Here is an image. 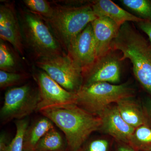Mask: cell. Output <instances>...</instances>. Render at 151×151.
I'll return each instance as SVG.
<instances>
[{"instance_id": "cell-3", "label": "cell", "mask_w": 151, "mask_h": 151, "mask_svg": "<svg viewBox=\"0 0 151 151\" xmlns=\"http://www.w3.org/2000/svg\"><path fill=\"white\" fill-rule=\"evenodd\" d=\"M50 17L43 19L66 51L69 45L86 26L97 18L91 4L79 6H53Z\"/></svg>"}, {"instance_id": "cell-24", "label": "cell", "mask_w": 151, "mask_h": 151, "mask_svg": "<svg viewBox=\"0 0 151 151\" xmlns=\"http://www.w3.org/2000/svg\"><path fill=\"white\" fill-rule=\"evenodd\" d=\"M28 77L25 73L0 70V87L4 89L18 85L24 81Z\"/></svg>"}, {"instance_id": "cell-8", "label": "cell", "mask_w": 151, "mask_h": 151, "mask_svg": "<svg viewBox=\"0 0 151 151\" xmlns=\"http://www.w3.org/2000/svg\"><path fill=\"white\" fill-rule=\"evenodd\" d=\"M122 55L111 48L107 53L96 58L91 66L82 71L83 85L107 82L116 84L121 81Z\"/></svg>"}, {"instance_id": "cell-22", "label": "cell", "mask_w": 151, "mask_h": 151, "mask_svg": "<svg viewBox=\"0 0 151 151\" xmlns=\"http://www.w3.org/2000/svg\"><path fill=\"white\" fill-rule=\"evenodd\" d=\"M24 3L29 12L42 18L50 17L53 13V6L45 0H24Z\"/></svg>"}, {"instance_id": "cell-20", "label": "cell", "mask_w": 151, "mask_h": 151, "mask_svg": "<svg viewBox=\"0 0 151 151\" xmlns=\"http://www.w3.org/2000/svg\"><path fill=\"white\" fill-rule=\"evenodd\" d=\"M16 133L9 144L6 151H23L25 133L29 125L27 119L17 120L15 122Z\"/></svg>"}, {"instance_id": "cell-21", "label": "cell", "mask_w": 151, "mask_h": 151, "mask_svg": "<svg viewBox=\"0 0 151 151\" xmlns=\"http://www.w3.org/2000/svg\"><path fill=\"white\" fill-rule=\"evenodd\" d=\"M17 62L12 52L1 40L0 42V69L7 72H17Z\"/></svg>"}, {"instance_id": "cell-25", "label": "cell", "mask_w": 151, "mask_h": 151, "mask_svg": "<svg viewBox=\"0 0 151 151\" xmlns=\"http://www.w3.org/2000/svg\"><path fill=\"white\" fill-rule=\"evenodd\" d=\"M145 125L151 129V97H147L142 104Z\"/></svg>"}, {"instance_id": "cell-5", "label": "cell", "mask_w": 151, "mask_h": 151, "mask_svg": "<svg viewBox=\"0 0 151 151\" xmlns=\"http://www.w3.org/2000/svg\"><path fill=\"white\" fill-rule=\"evenodd\" d=\"M134 90L127 83L97 82L82 85L76 93L75 104L96 116L124 98L134 97Z\"/></svg>"}, {"instance_id": "cell-27", "label": "cell", "mask_w": 151, "mask_h": 151, "mask_svg": "<svg viewBox=\"0 0 151 151\" xmlns=\"http://www.w3.org/2000/svg\"><path fill=\"white\" fill-rule=\"evenodd\" d=\"M7 136L5 133L1 134L0 136V151H6L9 144Z\"/></svg>"}, {"instance_id": "cell-11", "label": "cell", "mask_w": 151, "mask_h": 151, "mask_svg": "<svg viewBox=\"0 0 151 151\" xmlns=\"http://www.w3.org/2000/svg\"><path fill=\"white\" fill-rule=\"evenodd\" d=\"M0 37L23 55L24 44L18 15L12 4L5 3L0 6Z\"/></svg>"}, {"instance_id": "cell-29", "label": "cell", "mask_w": 151, "mask_h": 151, "mask_svg": "<svg viewBox=\"0 0 151 151\" xmlns=\"http://www.w3.org/2000/svg\"><path fill=\"white\" fill-rule=\"evenodd\" d=\"M37 151L35 150H30V151Z\"/></svg>"}, {"instance_id": "cell-15", "label": "cell", "mask_w": 151, "mask_h": 151, "mask_svg": "<svg viewBox=\"0 0 151 151\" xmlns=\"http://www.w3.org/2000/svg\"><path fill=\"white\" fill-rule=\"evenodd\" d=\"M134 97L124 98L116 103L122 118L134 128L145 124L142 105Z\"/></svg>"}, {"instance_id": "cell-30", "label": "cell", "mask_w": 151, "mask_h": 151, "mask_svg": "<svg viewBox=\"0 0 151 151\" xmlns=\"http://www.w3.org/2000/svg\"><path fill=\"white\" fill-rule=\"evenodd\" d=\"M147 151H151V149H150V150H148Z\"/></svg>"}, {"instance_id": "cell-4", "label": "cell", "mask_w": 151, "mask_h": 151, "mask_svg": "<svg viewBox=\"0 0 151 151\" xmlns=\"http://www.w3.org/2000/svg\"><path fill=\"white\" fill-rule=\"evenodd\" d=\"M24 44L37 60L65 53L62 47L46 22L29 10H21L18 14Z\"/></svg>"}, {"instance_id": "cell-6", "label": "cell", "mask_w": 151, "mask_h": 151, "mask_svg": "<svg viewBox=\"0 0 151 151\" xmlns=\"http://www.w3.org/2000/svg\"><path fill=\"white\" fill-rule=\"evenodd\" d=\"M39 101L38 87L26 84L8 89L5 94L0 111L1 123L5 124L14 119H24L37 112Z\"/></svg>"}, {"instance_id": "cell-10", "label": "cell", "mask_w": 151, "mask_h": 151, "mask_svg": "<svg viewBox=\"0 0 151 151\" xmlns=\"http://www.w3.org/2000/svg\"><path fill=\"white\" fill-rule=\"evenodd\" d=\"M66 54L82 71L96 60V47L91 23L86 26L69 45Z\"/></svg>"}, {"instance_id": "cell-28", "label": "cell", "mask_w": 151, "mask_h": 151, "mask_svg": "<svg viewBox=\"0 0 151 151\" xmlns=\"http://www.w3.org/2000/svg\"><path fill=\"white\" fill-rule=\"evenodd\" d=\"M116 151H136L128 144L119 142Z\"/></svg>"}, {"instance_id": "cell-7", "label": "cell", "mask_w": 151, "mask_h": 151, "mask_svg": "<svg viewBox=\"0 0 151 151\" xmlns=\"http://www.w3.org/2000/svg\"><path fill=\"white\" fill-rule=\"evenodd\" d=\"M36 65L69 92L76 93L83 85L82 70L66 53L38 60Z\"/></svg>"}, {"instance_id": "cell-13", "label": "cell", "mask_w": 151, "mask_h": 151, "mask_svg": "<svg viewBox=\"0 0 151 151\" xmlns=\"http://www.w3.org/2000/svg\"><path fill=\"white\" fill-rule=\"evenodd\" d=\"M96 47L97 58L107 53L117 37L121 27L106 17L97 18L91 22Z\"/></svg>"}, {"instance_id": "cell-1", "label": "cell", "mask_w": 151, "mask_h": 151, "mask_svg": "<svg viewBox=\"0 0 151 151\" xmlns=\"http://www.w3.org/2000/svg\"><path fill=\"white\" fill-rule=\"evenodd\" d=\"M61 130L67 143L66 151H76L92 133L100 131L102 121L75 104L57 105L39 111Z\"/></svg>"}, {"instance_id": "cell-14", "label": "cell", "mask_w": 151, "mask_h": 151, "mask_svg": "<svg viewBox=\"0 0 151 151\" xmlns=\"http://www.w3.org/2000/svg\"><path fill=\"white\" fill-rule=\"evenodd\" d=\"M91 4L93 12L97 17H108L120 27L127 22L137 23L144 20L120 7L111 0L92 1Z\"/></svg>"}, {"instance_id": "cell-19", "label": "cell", "mask_w": 151, "mask_h": 151, "mask_svg": "<svg viewBox=\"0 0 151 151\" xmlns=\"http://www.w3.org/2000/svg\"><path fill=\"white\" fill-rule=\"evenodd\" d=\"M126 8L132 12L139 18L151 22V1L150 0H121Z\"/></svg>"}, {"instance_id": "cell-26", "label": "cell", "mask_w": 151, "mask_h": 151, "mask_svg": "<svg viewBox=\"0 0 151 151\" xmlns=\"http://www.w3.org/2000/svg\"><path fill=\"white\" fill-rule=\"evenodd\" d=\"M138 27L148 37L151 44V22L142 20L137 23Z\"/></svg>"}, {"instance_id": "cell-17", "label": "cell", "mask_w": 151, "mask_h": 151, "mask_svg": "<svg viewBox=\"0 0 151 151\" xmlns=\"http://www.w3.org/2000/svg\"><path fill=\"white\" fill-rule=\"evenodd\" d=\"M67 143L65 138L55 128L42 137L34 150L37 151H66Z\"/></svg>"}, {"instance_id": "cell-16", "label": "cell", "mask_w": 151, "mask_h": 151, "mask_svg": "<svg viewBox=\"0 0 151 151\" xmlns=\"http://www.w3.org/2000/svg\"><path fill=\"white\" fill-rule=\"evenodd\" d=\"M54 127L53 123L44 116L29 125L25 133L23 151L34 150L42 137Z\"/></svg>"}, {"instance_id": "cell-12", "label": "cell", "mask_w": 151, "mask_h": 151, "mask_svg": "<svg viewBox=\"0 0 151 151\" xmlns=\"http://www.w3.org/2000/svg\"><path fill=\"white\" fill-rule=\"evenodd\" d=\"M98 116L102 121L100 131L113 138L118 142L129 144L135 128L125 122L116 104L105 108Z\"/></svg>"}, {"instance_id": "cell-23", "label": "cell", "mask_w": 151, "mask_h": 151, "mask_svg": "<svg viewBox=\"0 0 151 151\" xmlns=\"http://www.w3.org/2000/svg\"><path fill=\"white\" fill-rule=\"evenodd\" d=\"M111 142L106 137L88 139L76 151H110Z\"/></svg>"}, {"instance_id": "cell-2", "label": "cell", "mask_w": 151, "mask_h": 151, "mask_svg": "<svg viewBox=\"0 0 151 151\" xmlns=\"http://www.w3.org/2000/svg\"><path fill=\"white\" fill-rule=\"evenodd\" d=\"M111 48L122 52L132 65L135 78L151 96V44L129 22L122 25Z\"/></svg>"}, {"instance_id": "cell-18", "label": "cell", "mask_w": 151, "mask_h": 151, "mask_svg": "<svg viewBox=\"0 0 151 151\" xmlns=\"http://www.w3.org/2000/svg\"><path fill=\"white\" fill-rule=\"evenodd\" d=\"M135 151H147L151 149V129L146 125L135 128L129 141Z\"/></svg>"}, {"instance_id": "cell-9", "label": "cell", "mask_w": 151, "mask_h": 151, "mask_svg": "<svg viewBox=\"0 0 151 151\" xmlns=\"http://www.w3.org/2000/svg\"><path fill=\"white\" fill-rule=\"evenodd\" d=\"M40 93L37 111L47 107L75 104L76 93L67 91L42 70L35 76Z\"/></svg>"}]
</instances>
